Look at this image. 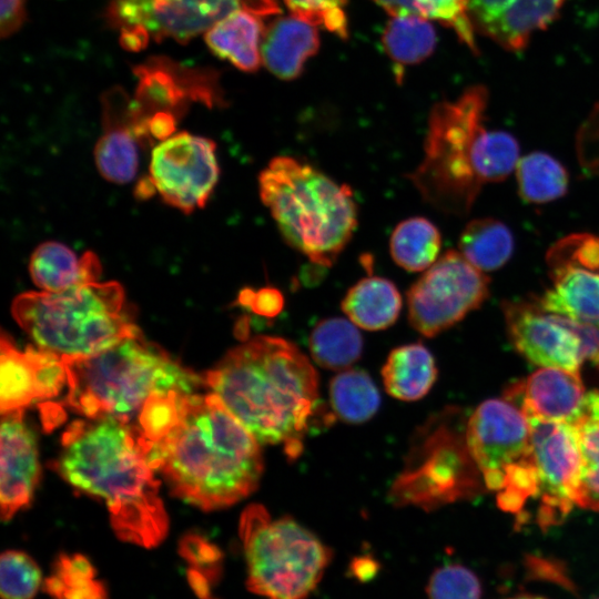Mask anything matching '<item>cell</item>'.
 <instances>
[{
    "instance_id": "obj_1",
    "label": "cell",
    "mask_w": 599,
    "mask_h": 599,
    "mask_svg": "<svg viewBox=\"0 0 599 599\" xmlns=\"http://www.w3.org/2000/svg\"><path fill=\"white\" fill-rule=\"evenodd\" d=\"M143 441L171 494L204 511L244 499L263 473L260 441L214 393H182L170 427Z\"/></svg>"
},
{
    "instance_id": "obj_2",
    "label": "cell",
    "mask_w": 599,
    "mask_h": 599,
    "mask_svg": "<svg viewBox=\"0 0 599 599\" xmlns=\"http://www.w3.org/2000/svg\"><path fill=\"white\" fill-rule=\"evenodd\" d=\"M53 466L70 485L104 500L121 540L153 548L165 538L160 483L135 425L110 417L74 420Z\"/></svg>"
},
{
    "instance_id": "obj_3",
    "label": "cell",
    "mask_w": 599,
    "mask_h": 599,
    "mask_svg": "<svg viewBox=\"0 0 599 599\" xmlns=\"http://www.w3.org/2000/svg\"><path fill=\"white\" fill-rule=\"evenodd\" d=\"M209 388L262 444L300 456L318 400L309 359L282 337L256 336L230 349L204 377Z\"/></svg>"
},
{
    "instance_id": "obj_4",
    "label": "cell",
    "mask_w": 599,
    "mask_h": 599,
    "mask_svg": "<svg viewBox=\"0 0 599 599\" xmlns=\"http://www.w3.org/2000/svg\"><path fill=\"white\" fill-rule=\"evenodd\" d=\"M487 103V89L474 85L437 103L429 114L424 158L407 177L443 213L468 214L485 184L516 169L518 142L507 132L486 129Z\"/></svg>"
},
{
    "instance_id": "obj_5",
    "label": "cell",
    "mask_w": 599,
    "mask_h": 599,
    "mask_svg": "<svg viewBox=\"0 0 599 599\" xmlns=\"http://www.w3.org/2000/svg\"><path fill=\"white\" fill-rule=\"evenodd\" d=\"M260 196L281 234L318 266H332L357 226L351 187L293 156L272 159L258 175Z\"/></svg>"
},
{
    "instance_id": "obj_6",
    "label": "cell",
    "mask_w": 599,
    "mask_h": 599,
    "mask_svg": "<svg viewBox=\"0 0 599 599\" xmlns=\"http://www.w3.org/2000/svg\"><path fill=\"white\" fill-rule=\"evenodd\" d=\"M67 369L65 404L91 419L110 417L129 423L155 393H192L199 378L142 337H126L99 353L63 358Z\"/></svg>"
},
{
    "instance_id": "obj_7",
    "label": "cell",
    "mask_w": 599,
    "mask_h": 599,
    "mask_svg": "<svg viewBox=\"0 0 599 599\" xmlns=\"http://www.w3.org/2000/svg\"><path fill=\"white\" fill-rule=\"evenodd\" d=\"M37 347L63 358L93 355L140 334L125 311L123 287L93 282L61 292H28L11 306Z\"/></svg>"
},
{
    "instance_id": "obj_8",
    "label": "cell",
    "mask_w": 599,
    "mask_h": 599,
    "mask_svg": "<svg viewBox=\"0 0 599 599\" xmlns=\"http://www.w3.org/2000/svg\"><path fill=\"white\" fill-rule=\"evenodd\" d=\"M247 588L265 599H305L317 586L331 550L291 517L273 519L257 504L240 518Z\"/></svg>"
},
{
    "instance_id": "obj_9",
    "label": "cell",
    "mask_w": 599,
    "mask_h": 599,
    "mask_svg": "<svg viewBox=\"0 0 599 599\" xmlns=\"http://www.w3.org/2000/svg\"><path fill=\"white\" fill-rule=\"evenodd\" d=\"M468 451L498 506L520 515L538 496V470L531 432L522 410L504 399H488L471 414L465 434Z\"/></svg>"
},
{
    "instance_id": "obj_10",
    "label": "cell",
    "mask_w": 599,
    "mask_h": 599,
    "mask_svg": "<svg viewBox=\"0 0 599 599\" xmlns=\"http://www.w3.org/2000/svg\"><path fill=\"white\" fill-rule=\"evenodd\" d=\"M236 10L261 18L281 12L276 0H112L106 18L124 48L140 50L151 39L186 43Z\"/></svg>"
},
{
    "instance_id": "obj_11",
    "label": "cell",
    "mask_w": 599,
    "mask_h": 599,
    "mask_svg": "<svg viewBox=\"0 0 599 599\" xmlns=\"http://www.w3.org/2000/svg\"><path fill=\"white\" fill-rule=\"evenodd\" d=\"M488 276L459 251L449 250L407 292L413 328L433 337L477 309L489 295Z\"/></svg>"
},
{
    "instance_id": "obj_12",
    "label": "cell",
    "mask_w": 599,
    "mask_h": 599,
    "mask_svg": "<svg viewBox=\"0 0 599 599\" xmlns=\"http://www.w3.org/2000/svg\"><path fill=\"white\" fill-rule=\"evenodd\" d=\"M502 313L516 351L542 367L579 372L585 361L599 369V328L545 311L535 301H506Z\"/></svg>"
},
{
    "instance_id": "obj_13",
    "label": "cell",
    "mask_w": 599,
    "mask_h": 599,
    "mask_svg": "<svg viewBox=\"0 0 599 599\" xmlns=\"http://www.w3.org/2000/svg\"><path fill=\"white\" fill-rule=\"evenodd\" d=\"M441 428L424 433L414 445L406 468L392 489L393 499L400 505H416L425 509L453 501L468 491L471 484L460 479L478 470L467 444ZM466 440V439H465Z\"/></svg>"
},
{
    "instance_id": "obj_14",
    "label": "cell",
    "mask_w": 599,
    "mask_h": 599,
    "mask_svg": "<svg viewBox=\"0 0 599 599\" xmlns=\"http://www.w3.org/2000/svg\"><path fill=\"white\" fill-rule=\"evenodd\" d=\"M215 143L180 132L152 151L149 182L163 201L184 213L203 207L219 179Z\"/></svg>"
},
{
    "instance_id": "obj_15",
    "label": "cell",
    "mask_w": 599,
    "mask_h": 599,
    "mask_svg": "<svg viewBox=\"0 0 599 599\" xmlns=\"http://www.w3.org/2000/svg\"><path fill=\"white\" fill-rule=\"evenodd\" d=\"M539 480L537 521L558 525L576 505L580 450L571 425L527 417Z\"/></svg>"
},
{
    "instance_id": "obj_16",
    "label": "cell",
    "mask_w": 599,
    "mask_h": 599,
    "mask_svg": "<svg viewBox=\"0 0 599 599\" xmlns=\"http://www.w3.org/2000/svg\"><path fill=\"white\" fill-rule=\"evenodd\" d=\"M0 349L1 414L55 397L67 386L65 365L58 355L39 347L19 349L4 333Z\"/></svg>"
},
{
    "instance_id": "obj_17",
    "label": "cell",
    "mask_w": 599,
    "mask_h": 599,
    "mask_svg": "<svg viewBox=\"0 0 599 599\" xmlns=\"http://www.w3.org/2000/svg\"><path fill=\"white\" fill-rule=\"evenodd\" d=\"M23 410L1 414L0 506L3 521L29 505L40 474L35 437L24 423Z\"/></svg>"
},
{
    "instance_id": "obj_18",
    "label": "cell",
    "mask_w": 599,
    "mask_h": 599,
    "mask_svg": "<svg viewBox=\"0 0 599 599\" xmlns=\"http://www.w3.org/2000/svg\"><path fill=\"white\" fill-rule=\"evenodd\" d=\"M587 394L579 372L542 367L510 386L505 398L526 417L572 425L583 412Z\"/></svg>"
},
{
    "instance_id": "obj_19",
    "label": "cell",
    "mask_w": 599,
    "mask_h": 599,
    "mask_svg": "<svg viewBox=\"0 0 599 599\" xmlns=\"http://www.w3.org/2000/svg\"><path fill=\"white\" fill-rule=\"evenodd\" d=\"M552 285L536 302L547 312L599 328V270L551 265Z\"/></svg>"
},
{
    "instance_id": "obj_20",
    "label": "cell",
    "mask_w": 599,
    "mask_h": 599,
    "mask_svg": "<svg viewBox=\"0 0 599 599\" xmlns=\"http://www.w3.org/2000/svg\"><path fill=\"white\" fill-rule=\"evenodd\" d=\"M319 48L316 27L295 17L275 18L265 27L262 63L282 80L296 79Z\"/></svg>"
},
{
    "instance_id": "obj_21",
    "label": "cell",
    "mask_w": 599,
    "mask_h": 599,
    "mask_svg": "<svg viewBox=\"0 0 599 599\" xmlns=\"http://www.w3.org/2000/svg\"><path fill=\"white\" fill-rule=\"evenodd\" d=\"M104 101V133L94 149L97 167L108 181L128 183L135 176L139 164L135 122L128 125L129 116L123 120L119 116V90L110 92Z\"/></svg>"
},
{
    "instance_id": "obj_22",
    "label": "cell",
    "mask_w": 599,
    "mask_h": 599,
    "mask_svg": "<svg viewBox=\"0 0 599 599\" xmlns=\"http://www.w3.org/2000/svg\"><path fill=\"white\" fill-rule=\"evenodd\" d=\"M29 272L41 291L61 292L99 282L101 265L92 252L78 256L64 244L49 241L40 244L32 253Z\"/></svg>"
},
{
    "instance_id": "obj_23",
    "label": "cell",
    "mask_w": 599,
    "mask_h": 599,
    "mask_svg": "<svg viewBox=\"0 0 599 599\" xmlns=\"http://www.w3.org/2000/svg\"><path fill=\"white\" fill-rule=\"evenodd\" d=\"M264 30L261 17L246 10H236L210 28L204 39L219 58L242 71L254 72L262 63Z\"/></svg>"
},
{
    "instance_id": "obj_24",
    "label": "cell",
    "mask_w": 599,
    "mask_h": 599,
    "mask_svg": "<svg viewBox=\"0 0 599 599\" xmlns=\"http://www.w3.org/2000/svg\"><path fill=\"white\" fill-rule=\"evenodd\" d=\"M566 0H511L508 7L479 31L509 51H520L530 37L549 26Z\"/></svg>"
},
{
    "instance_id": "obj_25",
    "label": "cell",
    "mask_w": 599,
    "mask_h": 599,
    "mask_svg": "<svg viewBox=\"0 0 599 599\" xmlns=\"http://www.w3.org/2000/svg\"><path fill=\"white\" fill-rule=\"evenodd\" d=\"M402 296L395 284L384 277L369 276L353 285L342 301L349 321L366 331L392 326L400 312Z\"/></svg>"
},
{
    "instance_id": "obj_26",
    "label": "cell",
    "mask_w": 599,
    "mask_h": 599,
    "mask_svg": "<svg viewBox=\"0 0 599 599\" xmlns=\"http://www.w3.org/2000/svg\"><path fill=\"white\" fill-rule=\"evenodd\" d=\"M382 377L390 396L410 402L429 392L437 378V368L432 353L423 344L414 343L389 353Z\"/></svg>"
},
{
    "instance_id": "obj_27",
    "label": "cell",
    "mask_w": 599,
    "mask_h": 599,
    "mask_svg": "<svg viewBox=\"0 0 599 599\" xmlns=\"http://www.w3.org/2000/svg\"><path fill=\"white\" fill-rule=\"evenodd\" d=\"M580 450L576 505L599 511V392H588L581 416L571 425Z\"/></svg>"
},
{
    "instance_id": "obj_28",
    "label": "cell",
    "mask_w": 599,
    "mask_h": 599,
    "mask_svg": "<svg viewBox=\"0 0 599 599\" xmlns=\"http://www.w3.org/2000/svg\"><path fill=\"white\" fill-rule=\"evenodd\" d=\"M459 252L481 272L502 267L514 252V236L509 227L493 217L470 221L459 237Z\"/></svg>"
},
{
    "instance_id": "obj_29",
    "label": "cell",
    "mask_w": 599,
    "mask_h": 599,
    "mask_svg": "<svg viewBox=\"0 0 599 599\" xmlns=\"http://www.w3.org/2000/svg\"><path fill=\"white\" fill-rule=\"evenodd\" d=\"M382 43L402 80L405 67L427 59L436 47V32L432 23L414 16L393 17L386 24Z\"/></svg>"
},
{
    "instance_id": "obj_30",
    "label": "cell",
    "mask_w": 599,
    "mask_h": 599,
    "mask_svg": "<svg viewBox=\"0 0 599 599\" xmlns=\"http://www.w3.org/2000/svg\"><path fill=\"white\" fill-rule=\"evenodd\" d=\"M313 359L328 369H345L355 363L363 352V338L357 326L341 317L318 322L309 335Z\"/></svg>"
},
{
    "instance_id": "obj_31",
    "label": "cell",
    "mask_w": 599,
    "mask_h": 599,
    "mask_svg": "<svg viewBox=\"0 0 599 599\" xmlns=\"http://www.w3.org/2000/svg\"><path fill=\"white\" fill-rule=\"evenodd\" d=\"M440 247L441 236L438 229L420 216L398 223L389 242L393 260L409 272L430 267L437 261Z\"/></svg>"
},
{
    "instance_id": "obj_32",
    "label": "cell",
    "mask_w": 599,
    "mask_h": 599,
    "mask_svg": "<svg viewBox=\"0 0 599 599\" xmlns=\"http://www.w3.org/2000/svg\"><path fill=\"white\" fill-rule=\"evenodd\" d=\"M518 192L525 202L545 204L564 196L569 177L565 166L545 152L519 158L516 165Z\"/></svg>"
},
{
    "instance_id": "obj_33",
    "label": "cell",
    "mask_w": 599,
    "mask_h": 599,
    "mask_svg": "<svg viewBox=\"0 0 599 599\" xmlns=\"http://www.w3.org/2000/svg\"><path fill=\"white\" fill-rule=\"evenodd\" d=\"M392 17L414 16L434 20L454 30L458 39L477 53L475 27L468 0H373Z\"/></svg>"
},
{
    "instance_id": "obj_34",
    "label": "cell",
    "mask_w": 599,
    "mask_h": 599,
    "mask_svg": "<svg viewBox=\"0 0 599 599\" xmlns=\"http://www.w3.org/2000/svg\"><path fill=\"white\" fill-rule=\"evenodd\" d=\"M329 402L339 419L349 424H361L376 414L380 396L366 372L347 369L331 380Z\"/></svg>"
},
{
    "instance_id": "obj_35",
    "label": "cell",
    "mask_w": 599,
    "mask_h": 599,
    "mask_svg": "<svg viewBox=\"0 0 599 599\" xmlns=\"http://www.w3.org/2000/svg\"><path fill=\"white\" fill-rule=\"evenodd\" d=\"M45 591L53 599H106L105 589L95 578V570L81 555H61Z\"/></svg>"
},
{
    "instance_id": "obj_36",
    "label": "cell",
    "mask_w": 599,
    "mask_h": 599,
    "mask_svg": "<svg viewBox=\"0 0 599 599\" xmlns=\"http://www.w3.org/2000/svg\"><path fill=\"white\" fill-rule=\"evenodd\" d=\"M41 585V571L23 551L8 550L0 558L2 599H32Z\"/></svg>"
},
{
    "instance_id": "obj_37",
    "label": "cell",
    "mask_w": 599,
    "mask_h": 599,
    "mask_svg": "<svg viewBox=\"0 0 599 599\" xmlns=\"http://www.w3.org/2000/svg\"><path fill=\"white\" fill-rule=\"evenodd\" d=\"M291 13L342 39L348 35L346 0H284Z\"/></svg>"
},
{
    "instance_id": "obj_38",
    "label": "cell",
    "mask_w": 599,
    "mask_h": 599,
    "mask_svg": "<svg viewBox=\"0 0 599 599\" xmlns=\"http://www.w3.org/2000/svg\"><path fill=\"white\" fill-rule=\"evenodd\" d=\"M429 599H479L481 588L478 578L460 565L438 568L427 586Z\"/></svg>"
},
{
    "instance_id": "obj_39",
    "label": "cell",
    "mask_w": 599,
    "mask_h": 599,
    "mask_svg": "<svg viewBox=\"0 0 599 599\" xmlns=\"http://www.w3.org/2000/svg\"><path fill=\"white\" fill-rule=\"evenodd\" d=\"M551 265H578L599 270V236L575 234L561 240L548 255Z\"/></svg>"
},
{
    "instance_id": "obj_40",
    "label": "cell",
    "mask_w": 599,
    "mask_h": 599,
    "mask_svg": "<svg viewBox=\"0 0 599 599\" xmlns=\"http://www.w3.org/2000/svg\"><path fill=\"white\" fill-rule=\"evenodd\" d=\"M240 301L253 312L268 317L277 315L284 305L283 295L273 287H265L258 291L247 288L242 292Z\"/></svg>"
},
{
    "instance_id": "obj_41",
    "label": "cell",
    "mask_w": 599,
    "mask_h": 599,
    "mask_svg": "<svg viewBox=\"0 0 599 599\" xmlns=\"http://www.w3.org/2000/svg\"><path fill=\"white\" fill-rule=\"evenodd\" d=\"M0 34L8 38L16 33L26 20V0H1Z\"/></svg>"
},
{
    "instance_id": "obj_42",
    "label": "cell",
    "mask_w": 599,
    "mask_h": 599,
    "mask_svg": "<svg viewBox=\"0 0 599 599\" xmlns=\"http://www.w3.org/2000/svg\"><path fill=\"white\" fill-rule=\"evenodd\" d=\"M511 0H468V8L475 29L478 31L501 13Z\"/></svg>"
},
{
    "instance_id": "obj_43",
    "label": "cell",
    "mask_w": 599,
    "mask_h": 599,
    "mask_svg": "<svg viewBox=\"0 0 599 599\" xmlns=\"http://www.w3.org/2000/svg\"><path fill=\"white\" fill-rule=\"evenodd\" d=\"M511 599H545V598L524 596V597H516V598H511Z\"/></svg>"
},
{
    "instance_id": "obj_44",
    "label": "cell",
    "mask_w": 599,
    "mask_h": 599,
    "mask_svg": "<svg viewBox=\"0 0 599 599\" xmlns=\"http://www.w3.org/2000/svg\"><path fill=\"white\" fill-rule=\"evenodd\" d=\"M599 599V598H598Z\"/></svg>"
}]
</instances>
